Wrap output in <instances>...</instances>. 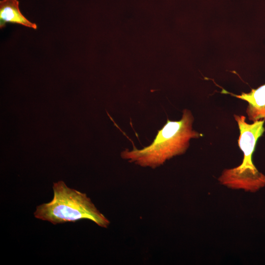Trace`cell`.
Wrapping results in <instances>:
<instances>
[{"mask_svg":"<svg viewBox=\"0 0 265 265\" xmlns=\"http://www.w3.org/2000/svg\"><path fill=\"white\" fill-rule=\"evenodd\" d=\"M18 0H0V28H4L7 23L16 24L34 29L37 28L36 24L28 20L21 13Z\"/></svg>","mask_w":265,"mask_h":265,"instance_id":"obj_5","label":"cell"},{"mask_svg":"<svg viewBox=\"0 0 265 265\" xmlns=\"http://www.w3.org/2000/svg\"><path fill=\"white\" fill-rule=\"evenodd\" d=\"M234 118L239 130L238 145L243 159L238 166L225 169L218 180L229 188L255 192L265 186V175L257 169L252 160L257 142L265 131V119L249 124L243 115H234Z\"/></svg>","mask_w":265,"mask_h":265,"instance_id":"obj_3","label":"cell"},{"mask_svg":"<svg viewBox=\"0 0 265 265\" xmlns=\"http://www.w3.org/2000/svg\"><path fill=\"white\" fill-rule=\"evenodd\" d=\"M193 121L191 112L185 109L180 120H167L149 145L140 149L134 146L132 150L126 149L121 153V157L142 167L157 168L173 157L185 153L191 139L202 136L192 129Z\"/></svg>","mask_w":265,"mask_h":265,"instance_id":"obj_1","label":"cell"},{"mask_svg":"<svg viewBox=\"0 0 265 265\" xmlns=\"http://www.w3.org/2000/svg\"><path fill=\"white\" fill-rule=\"evenodd\" d=\"M229 93L248 102L246 112L249 120L254 122L265 119V84L252 89L249 93L242 92L240 95Z\"/></svg>","mask_w":265,"mask_h":265,"instance_id":"obj_4","label":"cell"},{"mask_svg":"<svg viewBox=\"0 0 265 265\" xmlns=\"http://www.w3.org/2000/svg\"><path fill=\"white\" fill-rule=\"evenodd\" d=\"M53 188V199L37 207L35 217L53 224L86 219L101 227H108L109 221L85 193L68 187L62 181L54 183Z\"/></svg>","mask_w":265,"mask_h":265,"instance_id":"obj_2","label":"cell"}]
</instances>
